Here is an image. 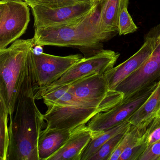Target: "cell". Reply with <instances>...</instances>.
Wrapping results in <instances>:
<instances>
[{
  "label": "cell",
  "instance_id": "cell-1",
  "mask_svg": "<svg viewBox=\"0 0 160 160\" xmlns=\"http://www.w3.org/2000/svg\"><path fill=\"white\" fill-rule=\"evenodd\" d=\"M36 88L29 55L13 116L10 119L7 160H39L38 142L45 120L35 102Z\"/></svg>",
  "mask_w": 160,
  "mask_h": 160
},
{
  "label": "cell",
  "instance_id": "cell-2",
  "mask_svg": "<svg viewBox=\"0 0 160 160\" xmlns=\"http://www.w3.org/2000/svg\"><path fill=\"white\" fill-rule=\"evenodd\" d=\"M99 3L87 14L70 24L35 28V45L70 47L78 49L84 58L94 56L102 50L98 31Z\"/></svg>",
  "mask_w": 160,
  "mask_h": 160
},
{
  "label": "cell",
  "instance_id": "cell-3",
  "mask_svg": "<svg viewBox=\"0 0 160 160\" xmlns=\"http://www.w3.org/2000/svg\"><path fill=\"white\" fill-rule=\"evenodd\" d=\"M35 46L33 37L18 39L0 50V98L7 106L10 119L13 116L30 54Z\"/></svg>",
  "mask_w": 160,
  "mask_h": 160
},
{
  "label": "cell",
  "instance_id": "cell-4",
  "mask_svg": "<svg viewBox=\"0 0 160 160\" xmlns=\"http://www.w3.org/2000/svg\"><path fill=\"white\" fill-rule=\"evenodd\" d=\"M160 80L152 81L124 97L120 103L109 110L93 116L87 125L92 135L102 132L127 120L149 97Z\"/></svg>",
  "mask_w": 160,
  "mask_h": 160
},
{
  "label": "cell",
  "instance_id": "cell-5",
  "mask_svg": "<svg viewBox=\"0 0 160 160\" xmlns=\"http://www.w3.org/2000/svg\"><path fill=\"white\" fill-rule=\"evenodd\" d=\"M119 56V53L115 51L103 49L94 56L83 58L72 66L58 80L46 88L36 90L34 92L35 99L40 100L45 93L83 78L104 74L114 67Z\"/></svg>",
  "mask_w": 160,
  "mask_h": 160
},
{
  "label": "cell",
  "instance_id": "cell-6",
  "mask_svg": "<svg viewBox=\"0 0 160 160\" xmlns=\"http://www.w3.org/2000/svg\"><path fill=\"white\" fill-rule=\"evenodd\" d=\"M68 91L78 99L98 107L101 112L112 108L122 96L120 92L109 89L104 74L92 75L70 83Z\"/></svg>",
  "mask_w": 160,
  "mask_h": 160
},
{
  "label": "cell",
  "instance_id": "cell-7",
  "mask_svg": "<svg viewBox=\"0 0 160 160\" xmlns=\"http://www.w3.org/2000/svg\"><path fill=\"white\" fill-rule=\"evenodd\" d=\"M29 7L23 0L0 2V50L26 32L30 21Z\"/></svg>",
  "mask_w": 160,
  "mask_h": 160
},
{
  "label": "cell",
  "instance_id": "cell-8",
  "mask_svg": "<svg viewBox=\"0 0 160 160\" xmlns=\"http://www.w3.org/2000/svg\"><path fill=\"white\" fill-rule=\"evenodd\" d=\"M83 58L80 54L65 57L44 53L37 55L33 54L32 50L30 59L35 75L36 90L46 88L58 80L72 66Z\"/></svg>",
  "mask_w": 160,
  "mask_h": 160
},
{
  "label": "cell",
  "instance_id": "cell-9",
  "mask_svg": "<svg viewBox=\"0 0 160 160\" xmlns=\"http://www.w3.org/2000/svg\"><path fill=\"white\" fill-rule=\"evenodd\" d=\"M87 0L78 4L51 8L41 5L30 6L35 28H46L70 24L89 12L98 3Z\"/></svg>",
  "mask_w": 160,
  "mask_h": 160
},
{
  "label": "cell",
  "instance_id": "cell-10",
  "mask_svg": "<svg viewBox=\"0 0 160 160\" xmlns=\"http://www.w3.org/2000/svg\"><path fill=\"white\" fill-rule=\"evenodd\" d=\"M99 108L79 106H54L48 107L44 114L47 127L73 129L88 122L97 113Z\"/></svg>",
  "mask_w": 160,
  "mask_h": 160
},
{
  "label": "cell",
  "instance_id": "cell-11",
  "mask_svg": "<svg viewBox=\"0 0 160 160\" xmlns=\"http://www.w3.org/2000/svg\"><path fill=\"white\" fill-rule=\"evenodd\" d=\"M159 35L155 34L148 36L135 54L104 74L109 90L116 89L124 79L139 69L148 59L156 47Z\"/></svg>",
  "mask_w": 160,
  "mask_h": 160
},
{
  "label": "cell",
  "instance_id": "cell-12",
  "mask_svg": "<svg viewBox=\"0 0 160 160\" xmlns=\"http://www.w3.org/2000/svg\"><path fill=\"white\" fill-rule=\"evenodd\" d=\"M159 79H160V34L157 39L156 47L148 59L139 69L124 79L115 90L123 93L124 97H126Z\"/></svg>",
  "mask_w": 160,
  "mask_h": 160
},
{
  "label": "cell",
  "instance_id": "cell-13",
  "mask_svg": "<svg viewBox=\"0 0 160 160\" xmlns=\"http://www.w3.org/2000/svg\"><path fill=\"white\" fill-rule=\"evenodd\" d=\"M92 138V132L88 125H80L73 130L65 144L48 160H81Z\"/></svg>",
  "mask_w": 160,
  "mask_h": 160
},
{
  "label": "cell",
  "instance_id": "cell-14",
  "mask_svg": "<svg viewBox=\"0 0 160 160\" xmlns=\"http://www.w3.org/2000/svg\"><path fill=\"white\" fill-rule=\"evenodd\" d=\"M73 129H58L46 127L42 130L38 142L39 160H48L58 151L68 140Z\"/></svg>",
  "mask_w": 160,
  "mask_h": 160
},
{
  "label": "cell",
  "instance_id": "cell-15",
  "mask_svg": "<svg viewBox=\"0 0 160 160\" xmlns=\"http://www.w3.org/2000/svg\"><path fill=\"white\" fill-rule=\"evenodd\" d=\"M120 0H100L98 31L102 42L112 38L118 32L117 16Z\"/></svg>",
  "mask_w": 160,
  "mask_h": 160
},
{
  "label": "cell",
  "instance_id": "cell-16",
  "mask_svg": "<svg viewBox=\"0 0 160 160\" xmlns=\"http://www.w3.org/2000/svg\"><path fill=\"white\" fill-rule=\"evenodd\" d=\"M160 110V80L145 102L128 119L131 125L147 127L158 116Z\"/></svg>",
  "mask_w": 160,
  "mask_h": 160
},
{
  "label": "cell",
  "instance_id": "cell-17",
  "mask_svg": "<svg viewBox=\"0 0 160 160\" xmlns=\"http://www.w3.org/2000/svg\"><path fill=\"white\" fill-rule=\"evenodd\" d=\"M70 85V84H67L45 93L41 97V99H43L47 108L54 106H79L99 108L84 102L70 93L68 91Z\"/></svg>",
  "mask_w": 160,
  "mask_h": 160
},
{
  "label": "cell",
  "instance_id": "cell-18",
  "mask_svg": "<svg viewBox=\"0 0 160 160\" xmlns=\"http://www.w3.org/2000/svg\"><path fill=\"white\" fill-rule=\"evenodd\" d=\"M131 123L126 120L109 130L97 134L92 135V138L84 151L81 160H89L101 147L110 138L118 134L127 131Z\"/></svg>",
  "mask_w": 160,
  "mask_h": 160
},
{
  "label": "cell",
  "instance_id": "cell-19",
  "mask_svg": "<svg viewBox=\"0 0 160 160\" xmlns=\"http://www.w3.org/2000/svg\"><path fill=\"white\" fill-rule=\"evenodd\" d=\"M9 110L0 98V159L7 160L10 139L8 126Z\"/></svg>",
  "mask_w": 160,
  "mask_h": 160
},
{
  "label": "cell",
  "instance_id": "cell-20",
  "mask_svg": "<svg viewBox=\"0 0 160 160\" xmlns=\"http://www.w3.org/2000/svg\"><path fill=\"white\" fill-rule=\"evenodd\" d=\"M147 128L148 127H137L131 125L122 140L110 156L109 160H118L120 156L125 149L132 146L142 138Z\"/></svg>",
  "mask_w": 160,
  "mask_h": 160
},
{
  "label": "cell",
  "instance_id": "cell-21",
  "mask_svg": "<svg viewBox=\"0 0 160 160\" xmlns=\"http://www.w3.org/2000/svg\"><path fill=\"white\" fill-rule=\"evenodd\" d=\"M129 0H120L117 16L118 33L126 35L136 31L138 28L128 12Z\"/></svg>",
  "mask_w": 160,
  "mask_h": 160
},
{
  "label": "cell",
  "instance_id": "cell-22",
  "mask_svg": "<svg viewBox=\"0 0 160 160\" xmlns=\"http://www.w3.org/2000/svg\"><path fill=\"white\" fill-rule=\"evenodd\" d=\"M126 132L127 131L118 134L107 141L101 148L90 158L89 160H109L110 156L122 140Z\"/></svg>",
  "mask_w": 160,
  "mask_h": 160
},
{
  "label": "cell",
  "instance_id": "cell-23",
  "mask_svg": "<svg viewBox=\"0 0 160 160\" xmlns=\"http://www.w3.org/2000/svg\"><path fill=\"white\" fill-rule=\"evenodd\" d=\"M148 148L144 135L132 146L128 147L122 152L118 160H138Z\"/></svg>",
  "mask_w": 160,
  "mask_h": 160
},
{
  "label": "cell",
  "instance_id": "cell-24",
  "mask_svg": "<svg viewBox=\"0 0 160 160\" xmlns=\"http://www.w3.org/2000/svg\"><path fill=\"white\" fill-rule=\"evenodd\" d=\"M29 7L41 5L48 8H56L78 4L87 0H23Z\"/></svg>",
  "mask_w": 160,
  "mask_h": 160
},
{
  "label": "cell",
  "instance_id": "cell-25",
  "mask_svg": "<svg viewBox=\"0 0 160 160\" xmlns=\"http://www.w3.org/2000/svg\"><path fill=\"white\" fill-rule=\"evenodd\" d=\"M144 136L148 148L160 140V116H157L148 125Z\"/></svg>",
  "mask_w": 160,
  "mask_h": 160
},
{
  "label": "cell",
  "instance_id": "cell-26",
  "mask_svg": "<svg viewBox=\"0 0 160 160\" xmlns=\"http://www.w3.org/2000/svg\"><path fill=\"white\" fill-rule=\"evenodd\" d=\"M160 158V140L149 146L138 160H159Z\"/></svg>",
  "mask_w": 160,
  "mask_h": 160
},
{
  "label": "cell",
  "instance_id": "cell-27",
  "mask_svg": "<svg viewBox=\"0 0 160 160\" xmlns=\"http://www.w3.org/2000/svg\"><path fill=\"white\" fill-rule=\"evenodd\" d=\"M32 52L35 55H40L43 52L42 46L40 45H35L32 49Z\"/></svg>",
  "mask_w": 160,
  "mask_h": 160
},
{
  "label": "cell",
  "instance_id": "cell-28",
  "mask_svg": "<svg viewBox=\"0 0 160 160\" xmlns=\"http://www.w3.org/2000/svg\"><path fill=\"white\" fill-rule=\"evenodd\" d=\"M92 1L95 2H99L100 0H91Z\"/></svg>",
  "mask_w": 160,
  "mask_h": 160
},
{
  "label": "cell",
  "instance_id": "cell-29",
  "mask_svg": "<svg viewBox=\"0 0 160 160\" xmlns=\"http://www.w3.org/2000/svg\"><path fill=\"white\" fill-rule=\"evenodd\" d=\"M7 1H9V0H0V2Z\"/></svg>",
  "mask_w": 160,
  "mask_h": 160
},
{
  "label": "cell",
  "instance_id": "cell-30",
  "mask_svg": "<svg viewBox=\"0 0 160 160\" xmlns=\"http://www.w3.org/2000/svg\"><path fill=\"white\" fill-rule=\"evenodd\" d=\"M160 116V111H159V113H158V116Z\"/></svg>",
  "mask_w": 160,
  "mask_h": 160
},
{
  "label": "cell",
  "instance_id": "cell-31",
  "mask_svg": "<svg viewBox=\"0 0 160 160\" xmlns=\"http://www.w3.org/2000/svg\"><path fill=\"white\" fill-rule=\"evenodd\" d=\"M159 160H160V159H159Z\"/></svg>",
  "mask_w": 160,
  "mask_h": 160
}]
</instances>
